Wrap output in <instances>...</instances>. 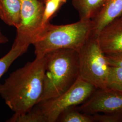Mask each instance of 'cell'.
Returning a JSON list of instances; mask_svg holds the SVG:
<instances>
[{"label": "cell", "mask_w": 122, "mask_h": 122, "mask_svg": "<svg viewBox=\"0 0 122 122\" xmlns=\"http://www.w3.org/2000/svg\"><path fill=\"white\" fill-rule=\"evenodd\" d=\"M45 58L36 57L10 75L0 84V96L15 114L30 111L42 95Z\"/></svg>", "instance_id": "obj_1"}, {"label": "cell", "mask_w": 122, "mask_h": 122, "mask_svg": "<svg viewBox=\"0 0 122 122\" xmlns=\"http://www.w3.org/2000/svg\"><path fill=\"white\" fill-rule=\"evenodd\" d=\"M44 57V88L39 103L60 96L75 83L80 75L78 51L61 49Z\"/></svg>", "instance_id": "obj_2"}, {"label": "cell", "mask_w": 122, "mask_h": 122, "mask_svg": "<svg viewBox=\"0 0 122 122\" xmlns=\"http://www.w3.org/2000/svg\"><path fill=\"white\" fill-rule=\"evenodd\" d=\"M93 30L91 20H80L64 25L49 23L33 44L36 57H43L49 52L61 49L79 51L92 35Z\"/></svg>", "instance_id": "obj_3"}, {"label": "cell", "mask_w": 122, "mask_h": 122, "mask_svg": "<svg viewBox=\"0 0 122 122\" xmlns=\"http://www.w3.org/2000/svg\"><path fill=\"white\" fill-rule=\"evenodd\" d=\"M78 52L79 77L96 89L108 88L110 66L100 48L97 37L92 34Z\"/></svg>", "instance_id": "obj_4"}, {"label": "cell", "mask_w": 122, "mask_h": 122, "mask_svg": "<svg viewBox=\"0 0 122 122\" xmlns=\"http://www.w3.org/2000/svg\"><path fill=\"white\" fill-rule=\"evenodd\" d=\"M92 84L79 77L75 83L60 96L36 105L47 122H56L65 110L81 105L96 90Z\"/></svg>", "instance_id": "obj_5"}, {"label": "cell", "mask_w": 122, "mask_h": 122, "mask_svg": "<svg viewBox=\"0 0 122 122\" xmlns=\"http://www.w3.org/2000/svg\"><path fill=\"white\" fill-rule=\"evenodd\" d=\"M21 21L13 44L29 47L44 29V4L39 0H21Z\"/></svg>", "instance_id": "obj_6"}, {"label": "cell", "mask_w": 122, "mask_h": 122, "mask_svg": "<svg viewBox=\"0 0 122 122\" xmlns=\"http://www.w3.org/2000/svg\"><path fill=\"white\" fill-rule=\"evenodd\" d=\"M76 109L85 114L122 113V92L111 88L97 89Z\"/></svg>", "instance_id": "obj_7"}, {"label": "cell", "mask_w": 122, "mask_h": 122, "mask_svg": "<svg viewBox=\"0 0 122 122\" xmlns=\"http://www.w3.org/2000/svg\"><path fill=\"white\" fill-rule=\"evenodd\" d=\"M97 39L105 54L122 52V22L119 18L105 27Z\"/></svg>", "instance_id": "obj_8"}, {"label": "cell", "mask_w": 122, "mask_h": 122, "mask_svg": "<svg viewBox=\"0 0 122 122\" xmlns=\"http://www.w3.org/2000/svg\"><path fill=\"white\" fill-rule=\"evenodd\" d=\"M122 15V0H104L91 20L93 35L97 37L105 27Z\"/></svg>", "instance_id": "obj_9"}, {"label": "cell", "mask_w": 122, "mask_h": 122, "mask_svg": "<svg viewBox=\"0 0 122 122\" xmlns=\"http://www.w3.org/2000/svg\"><path fill=\"white\" fill-rule=\"evenodd\" d=\"M21 0H0V18L8 25L19 26L21 21Z\"/></svg>", "instance_id": "obj_10"}, {"label": "cell", "mask_w": 122, "mask_h": 122, "mask_svg": "<svg viewBox=\"0 0 122 122\" xmlns=\"http://www.w3.org/2000/svg\"><path fill=\"white\" fill-rule=\"evenodd\" d=\"M104 0H72V4L78 12L81 20H91Z\"/></svg>", "instance_id": "obj_11"}, {"label": "cell", "mask_w": 122, "mask_h": 122, "mask_svg": "<svg viewBox=\"0 0 122 122\" xmlns=\"http://www.w3.org/2000/svg\"><path fill=\"white\" fill-rule=\"evenodd\" d=\"M28 48L13 44L9 52L0 58V79L6 72L13 62L25 53Z\"/></svg>", "instance_id": "obj_12"}, {"label": "cell", "mask_w": 122, "mask_h": 122, "mask_svg": "<svg viewBox=\"0 0 122 122\" xmlns=\"http://www.w3.org/2000/svg\"><path fill=\"white\" fill-rule=\"evenodd\" d=\"M57 122H94L93 115L81 113L76 109V106L70 107L61 113Z\"/></svg>", "instance_id": "obj_13"}, {"label": "cell", "mask_w": 122, "mask_h": 122, "mask_svg": "<svg viewBox=\"0 0 122 122\" xmlns=\"http://www.w3.org/2000/svg\"><path fill=\"white\" fill-rule=\"evenodd\" d=\"M9 122H47L36 105L30 111L24 114L14 113L7 121Z\"/></svg>", "instance_id": "obj_14"}, {"label": "cell", "mask_w": 122, "mask_h": 122, "mask_svg": "<svg viewBox=\"0 0 122 122\" xmlns=\"http://www.w3.org/2000/svg\"><path fill=\"white\" fill-rule=\"evenodd\" d=\"M43 17V26L50 23V20L56 15L63 4L58 0H45Z\"/></svg>", "instance_id": "obj_15"}, {"label": "cell", "mask_w": 122, "mask_h": 122, "mask_svg": "<svg viewBox=\"0 0 122 122\" xmlns=\"http://www.w3.org/2000/svg\"><path fill=\"white\" fill-rule=\"evenodd\" d=\"M108 88L122 92V68L110 66L108 81Z\"/></svg>", "instance_id": "obj_16"}, {"label": "cell", "mask_w": 122, "mask_h": 122, "mask_svg": "<svg viewBox=\"0 0 122 122\" xmlns=\"http://www.w3.org/2000/svg\"><path fill=\"white\" fill-rule=\"evenodd\" d=\"M93 116L95 122H122V113H96Z\"/></svg>", "instance_id": "obj_17"}, {"label": "cell", "mask_w": 122, "mask_h": 122, "mask_svg": "<svg viewBox=\"0 0 122 122\" xmlns=\"http://www.w3.org/2000/svg\"><path fill=\"white\" fill-rule=\"evenodd\" d=\"M105 56L109 66L122 68V52L105 54Z\"/></svg>", "instance_id": "obj_18"}, {"label": "cell", "mask_w": 122, "mask_h": 122, "mask_svg": "<svg viewBox=\"0 0 122 122\" xmlns=\"http://www.w3.org/2000/svg\"><path fill=\"white\" fill-rule=\"evenodd\" d=\"M9 41L7 38L1 32L0 29V45L6 44Z\"/></svg>", "instance_id": "obj_19"}, {"label": "cell", "mask_w": 122, "mask_h": 122, "mask_svg": "<svg viewBox=\"0 0 122 122\" xmlns=\"http://www.w3.org/2000/svg\"><path fill=\"white\" fill-rule=\"evenodd\" d=\"M58 0L60 1L61 3L63 5L66 2V0Z\"/></svg>", "instance_id": "obj_20"}, {"label": "cell", "mask_w": 122, "mask_h": 122, "mask_svg": "<svg viewBox=\"0 0 122 122\" xmlns=\"http://www.w3.org/2000/svg\"><path fill=\"white\" fill-rule=\"evenodd\" d=\"M119 20H121V21H122V15L120 17H119Z\"/></svg>", "instance_id": "obj_21"}, {"label": "cell", "mask_w": 122, "mask_h": 122, "mask_svg": "<svg viewBox=\"0 0 122 122\" xmlns=\"http://www.w3.org/2000/svg\"><path fill=\"white\" fill-rule=\"evenodd\" d=\"M39 1H42V2H44V1H45V0H39Z\"/></svg>", "instance_id": "obj_22"}]
</instances>
